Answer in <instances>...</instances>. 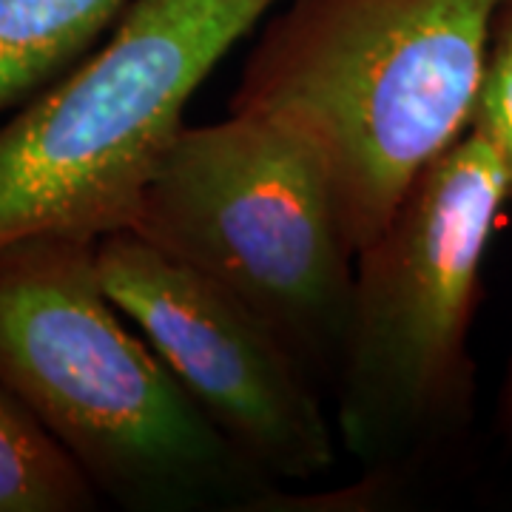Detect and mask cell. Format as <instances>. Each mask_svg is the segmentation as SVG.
I'll list each match as a JSON object with an SVG mask.
<instances>
[{
	"instance_id": "7",
	"label": "cell",
	"mask_w": 512,
	"mask_h": 512,
	"mask_svg": "<svg viewBox=\"0 0 512 512\" xmlns=\"http://www.w3.org/2000/svg\"><path fill=\"white\" fill-rule=\"evenodd\" d=\"M128 0H0V114L83 60Z\"/></svg>"
},
{
	"instance_id": "1",
	"label": "cell",
	"mask_w": 512,
	"mask_h": 512,
	"mask_svg": "<svg viewBox=\"0 0 512 512\" xmlns=\"http://www.w3.org/2000/svg\"><path fill=\"white\" fill-rule=\"evenodd\" d=\"M97 237L0 245V387L131 512L291 510L205 419L103 285Z\"/></svg>"
},
{
	"instance_id": "8",
	"label": "cell",
	"mask_w": 512,
	"mask_h": 512,
	"mask_svg": "<svg viewBox=\"0 0 512 512\" xmlns=\"http://www.w3.org/2000/svg\"><path fill=\"white\" fill-rule=\"evenodd\" d=\"M97 498L69 453L0 387V512H89Z\"/></svg>"
},
{
	"instance_id": "5",
	"label": "cell",
	"mask_w": 512,
	"mask_h": 512,
	"mask_svg": "<svg viewBox=\"0 0 512 512\" xmlns=\"http://www.w3.org/2000/svg\"><path fill=\"white\" fill-rule=\"evenodd\" d=\"M282 0H131L109 40L0 126V245L126 231L185 109Z\"/></svg>"
},
{
	"instance_id": "6",
	"label": "cell",
	"mask_w": 512,
	"mask_h": 512,
	"mask_svg": "<svg viewBox=\"0 0 512 512\" xmlns=\"http://www.w3.org/2000/svg\"><path fill=\"white\" fill-rule=\"evenodd\" d=\"M103 285L225 439L279 484L328 476L336 424L319 384L245 305L134 231L97 242Z\"/></svg>"
},
{
	"instance_id": "3",
	"label": "cell",
	"mask_w": 512,
	"mask_h": 512,
	"mask_svg": "<svg viewBox=\"0 0 512 512\" xmlns=\"http://www.w3.org/2000/svg\"><path fill=\"white\" fill-rule=\"evenodd\" d=\"M507 202L498 148L473 126L356 254L333 424L365 478L399 487L470 419V328Z\"/></svg>"
},
{
	"instance_id": "2",
	"label": "cell",
	"mask_w": 512,
	"mask_h": 512,
	"mask_svg": "<svg viewBox=\"0 0 512 512\" xmlns=\"http://www.w3.org/2000/svg\"><path fill=\"white\" fill-rule=\"evenodd\" d=\"M504 0H282L228 111L288 128L359 254L473 128Z\"/></svg>"
},
{
	"instance_id": "4",
	"label": "cell",
	"mask_w": 512,
	"mask_h": 512,
	"mask_svg": "<svg viewBox=\"0 0 512 512\" xmlns=\"http://www.w3.org/2000/svg\"><path fill=\"white\" fill-rule=\"evenodd\" d=\"M126 231L254 313L333 390L356 254L316 154L256 114L183 126Z\"/></svg>"
},
{
	"instance_id": "9",
	"label": "cell",
	"mask_w": 512,
	"mask_h": 512,
	"mask_svg": "<svg viewBox=\"0 0 512 512\" xmlns=\"http://www.w3.org/2000/svg\"><path fill=\"white\" fill-rule=\"evenodd\" d=\"M473 126L481 128L498 148L512 202V0H504L495 15Z\"/></svg>"
},
{
	"instance_id": "10",
	"label": "cell",
	"mask_w": 512,
	"mask_h": 512,
	"mask_svg": "<svg viewBox=\"0 0 512 512\" xmlns=\"http://www.w3.org/2000/svg\"><path fill=\"white\" fill-rule=\"evenodd\" d=\"M498 427L504 433V439L512 444V356L501 379V390H498Z\"/></svg>"
}]
</instances>
